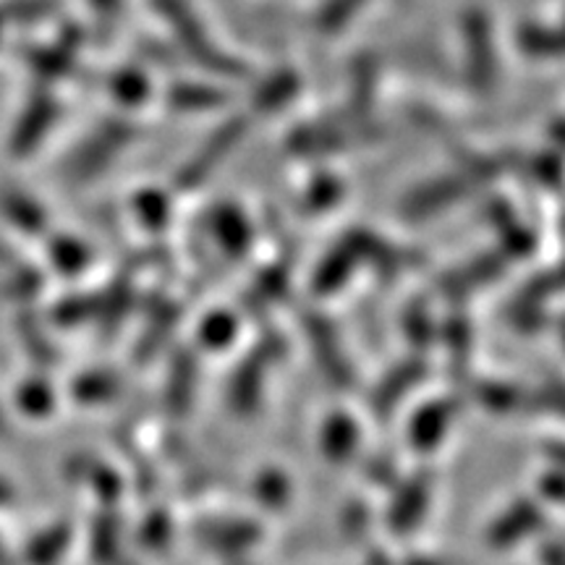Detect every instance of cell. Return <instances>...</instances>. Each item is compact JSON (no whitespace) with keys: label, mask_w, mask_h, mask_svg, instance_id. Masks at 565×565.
Instances as JSON below:
<instances>
[{"label":"cell","mask_w":565,"mask_h":565,"mask_svg":"<svg viewBox=\"0 0 565 565\" xmlns=\"http://www.w3.org/2000/svg\"><path fill=\"white\" fill-rule=\"evenodd\" d=\"M95 312V301L92 299H74V301H63L58 307V320L66 322V324H74L84 320V317H89Z\"/></svg>","instance_id":"35"},{"label":"cell","mask_w":565,"mask_h":565,"mask_svg":"<svg viewBox=\"0 0 565 565\" xmlns=\"http://www.w3.org/2000/svg\"><path fill=\"white\" fill-rule=\"evenodd\" d=\"M55 121V103L51 97H38V100L30 103V108H26L24 116H21V121L17 126V131H13V152L17 154H26L34 150V145L45 137L47 129H51V124Z\"/></svg>","instance_id":"9"},{"label":"cell","mask_w":565,"mask_h":565,"mask_svg":"<svg viewBox=\"0 0 565 565\" xmlns=\"http://www.w3.org/2000/svg\"><path fill=\"white\" fill-rule=\"evenodd\" d=\"M259 536V526L254 521H210L200 529V540L221 553H236L249 547Z\"/></svg>","instance_id":"10"},{"label":"cell","mask_w":565,"mask_h":565,"mask_svg":"<svg viewBox=\"0 0 565 565\" xmlns=\"http://www.w3.org/2000/svg\"><path fill=\"white\" fill-rule=\"evenodd\" d=\"M466 192V183L458 175H445V179H435L424 183L422 189H416L406 196V215L408 217H427L435 215L437 210L448 207L450 202H456L458 196Z\"/></svg>","instance_id":"5"},{"label":"cell","mask_w":565,"mask_h":565,"mask_svg":"<svg viewBox=\"0 0 565 565\" xmlns=\"http://www.w3.org/2000/svg\"><path fill=\"white\" fill-rule=\"evenodd\" d=\"M236 338V317L228 312H212L200 324V341L207 349H225Z\"/></svg>","instance_id":"20"},{"label":"cell","mask_w":565,"mask_h":565,"mask_svg":"<svg viewBox=\"0 0 565 565\" xmlns=\"http://www.w3.org/2000/svg\"><path fill=\"white\" fill-rule=\"evenodd\" d=\"M479 401L484 406H490L492 412H508L521 401V395L515 387L503 385V383H484L479 385Z\"/></svg>","instance_id":"29"},{"label":"cell","mask_w":565,"mask_h":565,"mask_svg":"<svg viewBox=\"0 0 565 565\" xmlns=\"http://www.w3.org/2000/svg\"><path fill=\"white\" fill-rule=\"evenodd\" d=\"M76 398L84 404H100V401H110L118 393V380L110 372H89L82 374L74 385Z\"/></svg>","instance_id":"19"},{"label":"cell","mask_w":565,"mask_h":565,"mask_svg":"<svg viewBox=\"0 0 565 565\" xmlns=\"http://www.w3.org/2000/svg\"><path fill=\"white\" fill-rule=\"evenodd\" d=\"M345 532H349L351 536L353 534H362L364 532V529H366V508L362 505V503H356V505H351L349 508V511H345Z\"/></svg>","instance_id":"37"},{"label":"cell","mask_w":565,"mask_h":565,"mask_svg":"<svg viewBox=\"0 0 565 565\" xmlns=\"http://www.w3.org/2000/svg\"><path fill=\"white\" fill-rule=\"evenodd\" d=\"M424 372H427V366H424V362H419V359H412V362L395 366L383 383H380L377 391H374V398H372L374 412L391 414L393 408L401 404V398H404L416 383H422Z\"/></svg>","instance_id":"7"},{"label":"cell","mask_w":565,"mask_h":565,"mask_svg":"<svg viewBox=\"0 0 565 565\" xmlns=\"http://www.w3.org/2000/svg\"><path fill=\"white\" fill-rule=\"evenodd\" d=\"M519 47L529 55H536V58H553V55L561 53V40L553 30L526 24L519 30Z\"/></svg>","instance_id":"21"},{"label":"cell","mask_w":565,"mask_h":565,"mask_svg":"<svg viewBox=\"0 0 565 565\" xmlns=\"http://www.w3.org/2000/svg\"><path fill=\"white\" fill-rule=\"evenodd\" d=\"M171 540V519L162 511H154L150 519H145V524L139 529V542L147 550H160Z\"/></svg>","instance_id":"27"},{"label":"cell","mask_w":565,"mask_h":565,"mask_svg":"<svg viewBox=\"0 0 565 565\" xmlns=\"http://www.w3.org/2000/svg\"><path fill=\"white\" fill-rule=\"evenodd\" d=\"M129 139V129L124 124H113L100 134H95V139L89 141L87 150H82L79 158H76L74 168L79 175H92L100 171L103 162H108L113 154H116Z\"/></svg>","instance_id":"12"},{"label":"cell","mask_w":565,"mask_h":565,"mask_svg":"<svg viewBox=\"0 0 565 565\" xmlns=\"http://www.w3.org/2000/svg\"><path fill=\"white\" fill-rule=\"evenodd\" d=\"M71 542V529L68 524H55L47 529L45 534H40L30 547V561L32 565H55L61 561V555L66 553Z\"/></svg>","instance_id":"16"},{"label":"cell","mask_w":565,"mask_h":565,"mask_svg":"<svg viewBox=\"0 0 565 565\" xmlns=\"http://www.w3.org/2000/svg\"><path fill=\"white\" fill-rule=\"evenodd\" d=\"M542 492H547L553 500H561V494H563L561 475H550L547 477V484H542Z\"/></svg>","instance_id":"40"},{"label":"cell","mask_w":565,"mask_h":565,"mask_svg":"<svg viewBox=\"0 0 565 565\" xmlns=\"http://www.w3.org/2000/svg\"><path fill=\"white\" fill-rule=\"evenodd\" d=\"M118 540H121V526H118V515L105 513L97 519L95 532H92V555L97 563L110 565L118 555Z\"/></svg>","instance_id":"18"},{"label":"cell","mask_w":565,"mask_h":565,"mask_svg":"<svg viewBox=\"0 0 565 565\" xmlns=\"http://www.w3.org/2000/svg\"><path fill=\"white\" fill-rule=\"evenodd\" d=\"M307 330H309V338H312L317 356H320L322 370L328 372V377L338 385H349L351 383V377H349L351 370H349V364H345L343 351H341V345H338L333 330H330V324L320 320V317H309Z\"/></svg>","instance_id":"6"},{"label":"cell","mask_w":565,"mask_h":565,"mask_svg":"<svg viewBox=\"0 0 565 565\" xmlns=\"http://www.w3.org/2000/svg\"><path fill=\"white\" fill-rule=\"evenodd\" d=\"M404 565H437V563L427 561V557H412V561H406Z\"/></svg>","instance_id":"41"},{"label":"cell","mask_w":565,"mask_h":565,"mask_svg":"<svg viewBox=\"0 0 565 565\" xmlns=\"http://www.w3.org/2000/svg\"><path fill=\"white\" fill-rule=\"evenodd\" d=\"M95 3H97V6H105V9H108V6L116 3V0H95Z\"/></svg>","instance_id":"42"},{"label":"cell","mask_w":565,"mask_h":565,"mask_svg":"<svg viewBox=\"0 0 565 565\" xmlns=\"http://www.w3.org/2000/svg\"><path fill=\"white\" fill-rule=\"evenodd\" d=\"M540 524H542V513L540 508H536V503H532V500H519V503H513L498 521H494L490 526V534H487V540H490V545L498 550L513 547L515 542L532 534Z\"/></svg>","instance_id":"4"},{"label":"cell","mask_w":565,"mask_h":565,"mask_svg":"<svg viewBox=\"0 0 565 565\" xmlns=\"http://www.w3.org/2000/svg\"><path fill=\"white\" fill-rule=\"evenodd\" d=\"M113 92H116L118 100L124 103H139L141 97L150 92V87H147L145 76L139 74V71H121V74L113 79Z\"/></svg>","instance_id":"30"},{"label":"cell","mask_w":565,"mask_h":565,"mask_svg":"<svg viewBox=\"0 0 565 565\" xmlns=\"http://www.w3.org/2000/svg\"><path fill=\"white\" fill-rule=\"evenodd\" d=\"M254 492H257L259 503L265 508H282L288 503V494H291V482H288V477L282 471L267 469L257 477Z\"/></svg>","instance_id":"22"},{"label":"cell","mask_w":565,"mask_h":565,"mask_svg":"<svg viewBox=\"0 0 565 565\" xmlns=\"http://www.w3.org/2000/svg\"><path fill=\"white\" fill-rule=\"evenodd\" d=\"M171 385H168V404H171L173 412H186V406L192 404V393H194V380H196V364L192 359V353H179L173 359V370H171Z\"/></svg>","instance_id":"14"},{"label":"cell","mask_w":565,"mask_h":565,"mask_svg":"<svg viewBox=\"0 0 565 565\" xmlns=\"http://www.w3.org/2000/svg\"><path fill=\"white\" fill-rule=\"evenodd\" d=\"M296 92H299V79H296V74H291V71H280V74L270 76V79L257 89V108L267 113L278 110L291 100Z\"/></svg>","instance_id":"17"},{"label":"cell","mask_w":565,"mask_h":565,"mask_svg":"<svg viewBox=\"0 0 565 565\" xmlns=\"http://www.w3.org/2000/svg\"><path fill=\"white\" fill-rule=\"evenodd\" d=\"M263 374H265L263 353H254V356L246 359V362L236 370V374H233L231 387H228V401L238 414H249L254 412V406L259 404Z\"/></svg>","instance_id":"8"},{"label":"cell","mask_w":565,"mask_h":565,"mask_svg":"<svg viewBox=\"0 0 565 565\" xmlns=\"http://www.w3.org/2000/svg\"><path fill=\"white\" fill-rule=\"evenodd\" d=\"M456 412H458V404L450 398H440V401H433V404L422 406L419 412L414 414L412 424H408V437H412L414 448L419 450L437 448L445 433H448Z\"/></svg>","instance_id":"3"},{"label":"cell","mask_w":565,"mask_h":565,"mask_svg":"<svg viewBox=\"0 0 565 565\" xmlns=\"http://www.w3.org/2000/svg\"><path fill=\"white\" fill-rule=\"evenodd\" d=\"M238 565H244V563H238Z\"/></svg>","instance_id":"43"},{"label":"cell","mask_w":565,"mask_h":565,"mask_svg":"<svg viewBox=\"0 0 565 565\" xmlns=\"http://www.w3.org/2000/svg\"><path fill=\"white\" fill-rule=\"evenodd\" d=\"M466 51H469V76L477 89H492L494 79H498V63H494V47H492V32L490 21L484 13H471L466 19Z\"/></svg>","instance_id":"1"},{"label":"cell","mask_w":565,"mask_h":565,"mask_svg":"<svg viewBox=\"0 0 565 565\" xmlns=\"http://www.w3.org/2000/svg\"><path fill=\"white\" fill-rule=\"evenodd\" d=\"M3 207H6V215H9L17 225H21V228L38 231L45 225V212H42L38 204L30 200V196L9 194L6 196Z\"/></svg>","instance_id":"24"},{"label":"cell","mask_w":565,"mask_h":565,"mask_svg":"<svg viewBox=\"0 0 565 565\" xmlns=\"http://www.w3.org/2000/svg\"><path fill=\"white\" fill-rule=\"evenodd\" d=\"M53 263L66 275H76L82 267H87L89 252L87 246L74 242V238H58V242L53 244Z\"/></svg>","instance_id":"25"},{"label":"cell","mask_w":565,"mask_h":565,"mask_svg":"<svg viewBox=\"0 0 565 565\" xmlns=\"http://www.w3.org/2000/svg\"><path fill=\"white\" fill-rule=\"evenodd\" d=\"M171 100L181 110H210L223 103V95L212 87H196V84H179L171 92Z\"/></svg>","instance_id":"23"},{"label":"cell","mask_w":565,"mask_h":565,"mask_svg":"<svg viewBox=\"0 0 565 565\" xmlns=\"http://www.w3.org/2000/svg\"><path fill=\"white\" fill-rule=\"evenodd\" d=\"M137 215L141 217V223L150 225V228H160L162 223L171 217V204L158 192H145L137 200Z\"/></svg>","instance_id":"28"},{"label":"cell","mask_w":565,"mask_h":565,"mask_svg":"<svg viewBox=\"0 0 565 565\" xmlns=\"http://www.w3.org/2000/svg\"><path fill=\"white\" fill-rule=\"evenodd\" d=\"M542 557H545V565H563L561 542H550V545L545 547V553H542Z\"/></svg>","instance_id":"39"},{"label":"cell","mask_w":565,"mask_h":565,"mask_svg":"<svg viewBox=\"0 0 565 565\" xmlns=\"http://www.w3.org/2000/svg\"><path fill=\"white\" fill-rule=\"evenodd\" d=\"M89 484L95 487L97 494H100L103 500H116L118 494H121V477L116 475V471L110 469V466H92L89 469Z\"/></svg>","instance_id":"31"},{"label":"cell","mask_w":565,"mask_h":565,"mask_svg":"<svg viewBox=\"0 0 565 565\" xmlns=\"http://www.w3.org/2000/svg\"><path fill=\"white\" fill-rule=\"evenodd\" d=\"M364 0H328L320 11V26L324 32H338L349 24V19L362 9Z\"/></svg>","instance_id":"26"},{"label":"cell","mask_w":565,"mask_h":565,"mask_svg":"<svg viewBox=\"0 0 565 565\" xmlns=\"http://www.w3.org/2000/svg\"><path fill=\"white\" fill-rule=\"evenodd\" d=\"M19 404H24V408H30V412H34V414L47 412V408H51V404H53L51 387H47V383L26 385L24 391H21Z\"/></svg>","instance_id":"33"},{"label":"cell","mask_w":565,"mask_h":565,"mask_svg":"<svg viewBox=\"0 0 565 565\" xmlns=\"http://www.w3.org/2000/svg\"><path fill=\"white\" fill-rule=\"evenodd\" d=\"M359 257V252H356V246H345V249H341V252H335V254H330L328 259H324L322 263V267H320V273H317V278H315V288L320 294H330V291H335V288H341L345 280H349V275H351V265H353V259Z\"/></svg>","instance_id":"15"},{"label":"cell","mask_w":565,"mask_h":565,"mask_svg":"<svg viewBox=\"0 0 565 565\" xmlns=\"http://www.w3.org/2000/svg\"><path fill=\"white\" fill-rule=\"evenodd\" d=\"M359 448V424L349 414H330L322 427V450L333 463H343Z\"/></svg>","instance_id":"11"},{"label":"cell","mask_w":565,"mask_h":565,"mask_svg":"<svg viewBox=\"0 0 565 565\" xmlns=\"http://www.w3.org/2000/svg\"><path fill=\"white\" fill-rule=\"evenodd\" d=\"M500 270V257H484V259H477L475 265L469 267V270L461 273L456 278V282L450 288H463V286H477V282H487L492 280L494 275Z\"/></svg>","instance_id":"32"},{"label":"cell","mask_w":565,"mask_h":565,"mask_svg":"<svg viewBox=\"0 0 565 565\" xmlns=\"http://www.w3.org/2000/svg\"><path fill=\"white\" fill-rule=\"evenodd\" d=\"M450 335V343H454V359H466V349H469V328H466V322L461 320V324L454 322L448 330Z\"/></svg>","instance_id":"38"},{"label":"cell","mask_w":565,"mask_h":565,"mask_svg":"<svg viewBox=\"0 0 565 565\" xmlns=\"http://www.w3.org/2000/svg\"><path fill=\"white\" fill-rule=\"evenodd\" d=\"M215 236L228 254L233 257H242L249 246V225H246V217L236 207H221L215 212Z\"/></svg>","instance_id":"13"},{"label":"cell","mask_w":565,"mask_h":565,"mask_svg":"<svg viewBox=\"0 0 565 565\" xmlns=\"http://www.w3.org/2000/svg\"><path fill=\"white\" fill-rule=\"evenodd\" d=\"M429 490H433L429 475H416L401 484L398 494H395V503L391 505V513H387L393 532L408 534L412 529L419 526L422 515L427 513L429 505Z\"/></svg>","instance_id":"2"},{"label":"cell","mask_w":565,"mask_h":565,"mask_svg":"<svg viewBox=\"0 0 565 565\" xmlns=\"http://www.w3.org/2000/svg\"><path fill=\"white\" fill-rule=\"evenodd\" d=\"M338 196H341V183L333 179H322L317 183V189L312 186V192H309V207H322V204L335 202Z\"/></svg>","instance_id":"36"},{"label":"cell","mask_w":565,"mask_h":565,"mask_svg":"<svg viewBox=\"0 0 565 565\" xmlns=\"http://www.w3.org/2000/svg\"><path fill=\"white\" fill-rule=\"evenodd\" d=\"M406 333L416 343H427L433 338V324L422 307H412L406 312Z\"/></svg>","instance_id":"34"}]
</instances>
